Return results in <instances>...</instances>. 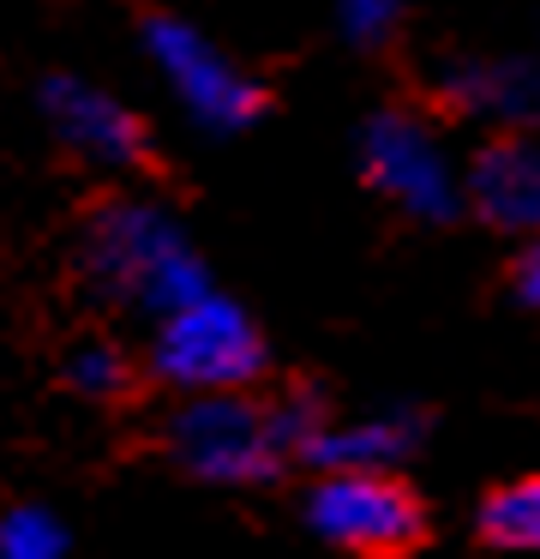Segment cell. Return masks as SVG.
Returning <instances> with one entry per match:
<instances>
[{
	"mask_svg": "<svg viewBox=\"0 0 540 559\" xmlns=\"http://www.w3.org/2000/svg\"><path fill=\"white\" fill-rule=\"evenodd\" d=\"M511 289H516V301H523V307H540V235L511 259Z\"/></svg>",
	"mask_w": 540,
	"mask_h": 559,
	"instance_id": "4fadbf2b",
	"label": "cell"
},
{
	"mask_svg": "<svg viewBox=\"0 0 540 559\" xmlns=\"http://www.w3.org/2000/svg\"><path fill=\"white\" fill-rule=\"evenodd\" d=\"M48 115H55V127H60V133H67L79 151L108 157V163H127V169H151L156 181H168V163L156 157L144 121H139V115H127L120 103H108L103 91L60 79V85H48Z\"/></svg>",
	"mask_w": 540,
	"mask_h": 559,
	"instance_id": "ba28073f",
	"label": "cell"
},
{
	"mask_svg": "<svg viewBox=\"0 0 540 559\" xmlns=\"http://www.w3.org/2000/svg\"><path fill=\"white\" fill-rule=\"evenodd\" d=\"M60 554H67V535L48 511L24 506L0 518V559H60Z\"/></svg>",
	"mask_w": 540,
	"mask_h": 559,
	"instance_id": "7c38bea8",
	"label": "cell"
},
{
	"mask_svg": "<svg viewBox=\"0 0 540 559\" xmlns=\"http://www.w3.org/2000/svg\"><path fill=\"white\" fill-rule=\"evenodd\" d=\"M312 530L355 559H408L427 547V499L391 469H331L307 499Z\"/></svg>",
	"mask_w": 540,
	"mask_h": 559,
	"instance_id": "7a4b0ae2",
	"label": "cell"
},
{
	"mask_svg": "<svg viewBox=\"0 0 540 559\" xmlns=\"http://www.w3.org/2000/svg\"><path fill=\"white\" fill-rule=\"evenodd\" d=\"M139 19H144V43H151V55L168 67V79L180 85V97H187L211 127H240V121H252V115L271 109V91L252 85V79H240L216 49H204L199 31H187L180 19L156 13V7H144Z\"/></svg>",
	"mask_w": 540,
	"mask_h": 559,
	"instance_id": "5b68a950",
	"label": "cell"
},
{
	"mask_svg": "<svg viewBox=\"0 0 540 559\" xmlns=\"http://www.w3.org/2000/svg\"><path fill=\"white\" fill-rule=\"evenodd\" d=\"M475 530L487 547H504V554H540V475L492 487L480 499Z\"/></svg>",
	"mask_w": 540,
	"mask_h": 559,
	"instance_id": "9c48e42d",
	"label": "cell"
},
{
	"mask_svg": "<svg viewBox=\"0 0 540 559\" xmlns=\"http://www.w3.org/2000/svg\"><path fill=\"white\" fill-rule=\"evenodd\" d=\"M408 445H415L408 421H367V427H343V433H319L307 445V457L324 463V469H379V463H396Z\"/></svg>",
	"mask_w": 540,
	"mask_h": 559,
	"instance_id": "30bf717a",
	"label": "cell"
},
{
	"mask_svg": "<svg viewBox=\"0 0 540 559\" xmlns=\"http://www.w3.org/2000/svg\"><path fill=\"white\" fill-rule=\"evenodd\" d=\"M319 433L324 415L312 409L307 391L288 403H259L235 391V397H192L168 421V451L211 481H271L288 457H307Z\"/></svg>",
	"mask_w": 540,
	"mask_h": 559,
	"instance_id": "6da1fadb",
	"label": "cell"
},
{
	"mask_svg": "<svg viewBox=\"0 0 540 559\" xmlns=\"http://www.w3.org/2000/svg\"><path fill=\"white\" fill-rule=\"evenodd\" d=\"M396 7H403V0H355V31H360V37H379V31H391Z\"/></svg>",
	"mask_w": 540,
	"mask_h": 559,
	"instance_id": "5bb4252c",
	"label": "cell"
},
{
	"mask_svg": "<svg viewBox=\"0 0 540 559\" xmlns=\"http://www.w3.org/2000/svg\"><path fill=\"white\" fill-rule=\"evenodd\" d=\"M67 379L79 391H91V397H132L139 367H132V355L115 349V343H91V349H79L67 361Z\"/></svg>",
	"mask_w": 540,
	"mask_h": 559,
	"instance_id": "8fae6325",
	"label": "cell"
},
{
	"mask_svg": "<svg viewBox=\"0 0 540 559\" xmlns=\"http://www.w3.org/2000/svg\"><path fill=\"white\" fill-rule=\"evenodd\" d=\"M91 271L115 295L168 307V313H180L187 301L204 295L199 265L168 235V223H156L151 211L120 205V199H96L91 205Z\"/></svg>",
	"mask_w": 540,
	"mask_h": 559,
	"instance_id": "3957f363",
	"label": "cell"
},
{
	"mask_svg": "<svg viewBox=\"0 0 540 559\" xmlns=\"http://www.w3.org/2000/svg\"><path fill=\"white\" fill-rule=\"evenodd\" d=\"M156 379L199 391V397H235L264 379V343L240 307L199 295L180 313H168L156 337Z\"/></svg>",
	"mask_w": 540,
	"mask_h": 559,
	"instance_id": "277c9868",
	"label": "cell"
},
{
	"mask_svg": "<svg viewBox=\"0 0 540 559\" xmlns=\"http://www.w3.org/2000/svg\"><path fill=\"white\" fill-rule=\"evenodd\" d=\"M468 211L487 229L540 235V145L528 133H492L468 163Z\"/></svg>",
	"mask_w": 540,
	"mask_h": 559,
	"instance_id": "52a82bcc",
	"label": "cell"
},
{
	"mask_svg": "<svg viewBox=\"0 0 540 559\" xmlns=\"http://www.w3.org/2000/svg\"><path fill=\"white\" fill-rule=\"evenodd\" d=\"M367 181L379 193H391L403 211H415L420 223H451L456 217V187L444 175L439 151H432L427 127L408 115H384L367 133Z\"/></svg>",
	"mask_w": 540,
	"mask_h": 559,
	"instance_id": "8992f818",
	"label": "cell"
}]
</instances>
